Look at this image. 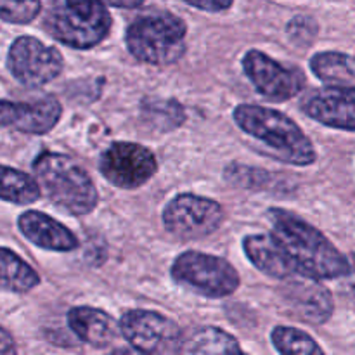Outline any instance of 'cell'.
<instances>
[{
    "label": "cell",
    "instance_id": "6da1fadb",
    "mask_svg": "<svg viewBox=\"0 0 355 355\" xmlns=\"http://www.w3.org/2000/svg\"><path fill=\"white\" fill-rule=\"evenodd\" d=\"M267 215L272 224V236L300 276L315 281L347 276L349 260L321 231L279 208H272Z\"/></svg>",
    "mask_w": 355,
    "mask_h": 355
},
{
    "label": "cell",
    "instance_id": "7a4b0ae2",
    "mask_svg": "<svg viewBox=\"0 0 355 355\" xmlns=\"http://www.w3.org/2000/svg\"><path fill=\"white\" fill-rule=\"evenodd\" d=\"M234 121L250 137L262 142L277 158L297 166H309L318 155L311 139L286 114L255 104H241L234 110Z\"/></svg>",
    "mask_w": 355,
    "mask_h": 355
},
{
    "label": "cell",
    "instance_id": "3957f363",
    "mask_svg": "<svg viewBox=\"0 0 355 355\" xmlns=\"http://www.w3.org/2000/svg\"><path fill=\"white\" fill-rule=\"evenodd\" d=\"M33 172L49 200L69 215H87L96 208L97 191L89 173L69 156L45 151L33 162Z\"/></svg>",
    "mask_w": 355,
    "mask_h": 355
},
{
    "label": "cell",
    "instance_id": "277c9868",
    "mask_svg": "<svg viewBox=\"0 0 355 355\" xmlns=\"http://www.w3.org/2000/svg\"><path fill=\"white\" fill-rule=\"evenodd\" d=\"M45 28L68 47L90 49L110 33L111 14L103 0H55L45 16Z\"/></svg>",
    "mask_w": 355,
    "mask_h": 355
},
{
    "label": "cell",
    "instance_id": "5b68a950",
    "mask_svg": "<svg viewBox=\"0 0 355 355\" xmlns=\"http://www.w3.org/2000/svg\"><path fill=\"white\" fill-rule=\"evenodd\" d=\"M187 26L179 16L155 12L135 19L127 30V47L141 62L166 66L186 52Z\"/></svg>",
    "mask_w": 355,
    "mask_h": 355
},
{
    "label": "cell",
    "instance_id": "8992f818",
    "mask_svg": "<svg viewBox=\"0 0 355 355\" xmlns=\"http://www.w3.org/2000/svg\"><path fill=\"white\" fill-rule=\"evenodd\" d=\"M175 283L208 298H222L234 293L239 274L227 260L200 252H186L172 266Z\"/></svg>",
    "mask_w": 355,
    "mask_h": 355
},
{
    "label": "cell",
    "instance_id": "52a82bcc",
    "mask_svg": "<svg viewBox=\"0 0 355 355\" xmlns=\"http://www.w3.org/2000/svg\"><path fill=\"white\" fill-rule=\"evenodd\" d=\"M224 220L220 205L196 194H179L163 210V225L175 238L191 241L210 236Z\"/></svg>",
    "mask_w": 355,
    "mask_h": 355
},
{
    "label": "cell",
    "instance_id": "ba28073f",
    "mask_svg": "<svg viewBox=\"0 0 355 355\" xmlns=\"http://www.w3.org/2000/svg\"><path fill=\"white\" fill-rule=\"evenodd\" d=\"M120 331L135 350L148 355L177 352L180 342L179 326L155 311L135 309L125 312L120 321Z\"/></svg>",
    "mask_w": 355,
    "mask_h": 355
},
{
    "label": "cell",
    "instance_id": "9c48e42d",
    "mask_svg": "<svg viewBox=\"0 0 355 355\" xmlns=\"http://www.w3.org/2000/svg\"><path fill=\"white\" fill-rule=\"evenodd\" d=\"M62 55L35 37H19L7 54V68L14 78L28 87H40L58 78L62 71Z\"/></svg>",
    "mask_w": 355,
    "mask_h": 355
},
{
    "label": "cell",
    "instance_id": "30bf717a",
    "mask_svg": "<svg viewBox=\"0 0 355 355\" xmlns=\"http://www.w3.org/2000/svg\"><path fill=\"white\" fill-rule=\"evenodd\" d=\"M104 179L121 189H137L158 170L155 155L135 142H114L104 149L99 159Z\"/></svg>",
    "mask_w": 355,
    "mask_h": 355
},
{
    "label": "cell",
    "instance_id": "8fae6325",
    "mask_svg": "<svg viewBox=\"0 0 355 355\" xmlns=\"http://www.w3.org/2000/svg\"><path fill=\"white\" fill-rule=\"evenodd\" d=\"M243 69L260 96L283 103L298 96L304 89L305 76L300 69L286 68L260 51H248L243 58Z\"/></svg>",
    "mask_w": 355,
    "mask_h": 355
},
{
    "label": "cell",
    "instance_id": "7c38bea8",
    "mask_svg": "<svg viewBox=\"0 0 355 355\" xmlns=\"http://www.w3.org/2000/svg\"><path fill=\"white\" fill-rule=\"evenodd\" d=\"M302 110L312 120L355 132V89L354 87H322L309 92L302 99Z\"/></svg>",
    "mask_w": 355,
    "mask_h": 355
},
{
    "label": "cell",
    "instance_id": "4fadbf2b",
    "mask_svg": "<svg viewBox=\"0 0 355 355\" xmlns=\"http://www.w3.org/2000/svg\"><path fill=\"white\" fill-rule=\"evenodd\" d=\"M281 297L288 311L309 324H322L333 314V297L319 281L300 274L286 279Z\"/></svg>",
    "mask_w": 355,
    "mask_h": 355
},
{
    "label": "cell",
    "instance_id": "5bb4252c",
    "mask_svg": "<svg viewBox=\"0 0 355 355\" xmlns=\"http://www.w3.org/2000/svg\"><path fill=\"white\" fill-rule=\"evenodd\" d=\"M17 227L33 245L52 252H71L78 246V239L61 222L42 211H24L17 220Z\"/></svg>",
    "mask_w": 355,
    "mask_h": 355
},
{
    "label": "cell",
    "instance_id": "9a60e30c",
    "mask_svg": "<svg viewBox=\"0 0 355 355\" xmlns=\"http://www.w3.org/2000/svg\"><path fill=\"white\" fill-rule=\"evenodd\" d=\"M243 246L253 266L267 276L286 281L298 274L272 234L246 236Z\"/></svg>",
    "mask_w": 355,
    "mask_h": 355
},
{
    "label": "cell",
    "instance_id": "2e32d148",
    "mask_svg": "<svg viewBox=\"0 0 355 355\" xmlns=\"http://www.w3.org/2000/svg\"><path fill=\"white\" fill-rule=\"evenodd\" d=\"M68 324L82 342L99 349L110 345L118 333L111 315L94 307H73L68 312Z\"/></svg>",
    "mask_w": 355,
    "mask_h": 355
},
{
    "label": "cell",
    "instance_id": "e0dca14e",
    "mask_svg": "<svg viewBox=\"0 0 355 355\" xmlns=\"http://www.w3.org/2000/svg\"><path fill=\"white\" fill-rule=\"evenodd\" d=\"M179 355H245L238 340L224 329L214 326L193 329L187 335L180 336Z\"/></svg>",
    "mask_w": 355,
    "mask_h": 355
},
{
    "label": "cell",
    "instance_id": "ac0fdd59",
    "mask_svg": "<svg viewBox=\"0 0 355 355\" xmlns=\"http://www.w3.org/2000/svg\"><path fill=\"white\" fill-rule=\"evenodd\" d=\"M61 113L62 107L55 97H38L31 103H19V113L14 127L24 134H47L55 127Z\"/></svg>",
    "mask_w": 355,
    "mask_h": 355
},
{
    "label": "cell",
    "instance_id": "d6986e66",
    "mask_svg": "<svg viewBox=\"0 0 355 355\" xmlns=\"http://www.w3.org/2000/svg\"><path fill=\"white\" fill-rule=\"evenodd\" d=\"M311 69L319 80L333 87L355 85V59L343 52H319L311 59Z\"/></svg>",
    "mask_w": 355,
    "mask_h": 355
},
{
    "label": "cell",
    "instance_id": "ffe728a7",
    "mask_svg": "<svg viewBox=\"0 0 355 355\" xmlns=\"http://www.w3.org/2000/svg\"><path fill=\"white\" fill-rule=\"evenodd\" d=\"M40 277L33 267L7 248H0V290L24 293L33 290Z\"/></svg>",
    "mask_w": 355,
    "mask_h": 355
},
{
    "label": "cell",
    "instance_id": "44dd1931",
    "mask_svg": "<svg viewBox=\"0 0 355 355\" xmlns=\"http://www.w3.org/2000/svg\"><path fill=\"white\" fill-rule=\"evenodd\" d=\"M40 198V186L33 177L0 165V200L16 205H31Z\"/></svg>",
    "mask_w": 355,
    "mask_h": 355
},
{
    "label": "cell",
    "instance_id": "7402d4cb",
    "mask_svg": "<svg viewBox=\"0 0 355 355\" xmlns=\"http://www.w3.org/2000/svg\"><path fill=\"white\" fill-rule=\"evenodd\" d=\"M270 338L281 355H326L311 335L297 328L277 326Z\"/></svg>",
    "mask_w": 355,
    "mask_h": 355
},
{
    "label": "cell",
    "instance_id": "603a6c76",
    "mask_svg": "<svg viewBox=\"0 0 355 355\" xmlns=\"http://www.w3.org/2000/svg\"><path fill=\"white\" fill-rule=\"evenodd\" d=\"M142 114L149 127L159 132L172 130L184 121L182 106L172 99H148L142 107Z\"/></svg>",
    "mask_w": 355,
    "mask_h": 355
},
{
    "label": "cell",
    "instance_id": "cb8c5ba5",
    "mask_svg": "<svg viewBox=\"0 0 355 355\" xmlns=\"http://www.w3.org/2000/svg\"><path fill=\"white\" fill-rule=\"evenodd\" d=\"M40 0H0V19L12 24H28L38 16Z\"/></svg>",
    "mask_w": 355,
    "mask_h": 355
},
{
    "label": "cell",
    "instance_id": "d4e9b609",
    "mask_svg": "<svg viewBox=\"0 0 355 355\" xmlns=\"http://www.w3.org/2000/svg\"><path fill=\"white\" fill-rule=\"evenodd\" d=\"M288 33L293 38L295 42H300V44H311L312 38L318 33V24L312 17L307 16H298L288 24Z\"/></svg>",
    "mask_w": 355,
    "mask_h": 355
},
{
    "label": "cell",
    "instance_id": "484cf974",
    "mask_svg": "<svg viewBox=\"0 0 355 355\" xmlns=\"http://www.w3.org/2000/svg\"><path fill=\"white\" fill-rule=\"evenodd\" d=\"M184 2L207 12H222V10L231 9L234 0H184Z\"/></svg>",
    "mask_w": 355,
    "mask_h": 355
},
{
    "label": "cell",
    "instance_id": "4316f807",
    "mask_svg": "<svg viewBox=\"0 0 355 355\" xmlns=\"http://www.w3.org/2000/svg\"><path fill=\"white\" fill-rule=\"evenodd\" d=\"M17 113H19V103L0 101V127H10V125L14 127Z\"/></svg>",
    "mask_w": 355,
    "mask_h": 355
},
{
    "label": "cell",
    "instance_id": "83f0119b",
    "mask_svg": "<svg viewBox=\"0 0 355 355\" xmlns=\"http://www.w3.org/2000/svg\"><path fill=\"white\" fill-rule=\"evenodd\" d=\"M347 260H349V272H347L343 279H345L347 293H349L350 300L355 304V253H350Z\"/></svg>",
    "mask_w": 355,
    "mask_h": 355
},
{
    "label": "cell",
    "instance_id": "f1b7e54d",
    "mask_svg": "<svg viewBox=\"0 0 355 355\" xmlns=\"http://www.w3.org/2000/svg\"><path fill=\"white\" fill-rule=\"evenodd\" d=\"M0 355H17L16 342L2 326H0Z\"/></svg>",
    "mask_w": 355,
    "mask_h": 355
},
{
    "label": "cell",
    "instance_id": "f546056e",
    "mask_svg": "<svg viewBox=\"0 0 355 355\" xmlns=\"http://www.w3.org/2000/svg\"><path fill=\"white\" fill-rule=\"evenodd\" d=\"M104 3H110L113 7H123V9H135V7L142 6L146 0H103Z\"/></svg>",
    "mask_w": 355,
    "mask_h": 355
},
{
    "label": "cell",
    "instance_id": "4dcf8cb0",
    "mask_svg": "<svg viewBox=\"0 0 355 355\" xmlns=\"http://www.w3.org/2000/svg\"><path fill=\"white\" fill-rule=\"evenodd\" d=\"M111 355H148V354H142L135 349H116Z\"/></svg>",
    "mask_w": 355,
    "mask_h": 355
},
{
    "label": "cell",
    "instance_id": "1f68e13d",
    "mask_svg": "<svg viewBox=\"0 0 355 355\" xmlns=\"http://www.w3.org/2000/svg\"><path fill=\"white\" fill-rule=\"evenodd\" d=\"M245 355H246V354H245Z\"/></svg>",
    "mask_w": 355,
    "mask_h": 355
}]
</instances>
